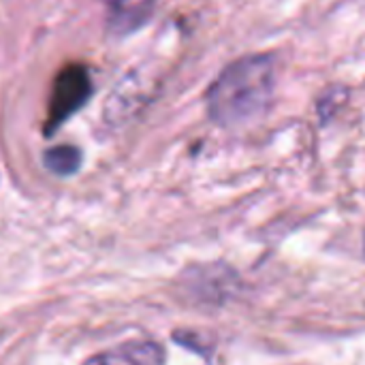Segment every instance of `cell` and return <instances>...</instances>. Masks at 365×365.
Returning <instances> with one entry per match:
<instances>
[{"label":"cell","instance_id":"4","mask_svg":"<svg viewBox=\"0 0 365 365\" xmlns=\"http://www.w3.org/2000/svg\"><path fill=\"white\" fill-rule=\"evenodd\" d=\"M154 0H113L109 13V28L113 32L126 34L139 28L152 13Z\"/></svg>","mask_w":365,"mask_h":365},{"label":"cell","instance_id":"1","mask_svg":"<svg viewBox=\"0 0 365 365\" xmlns=\"http://www.w3.org/2000/svg\"><path fill=\"white\" fill-rule=\"evenodd\" d=\"M274 81L272 56L259 53L233 62L210 88V115L222 126H237L263 115L274 98Z\"/></svg>","mask_w":365,"mask_h":365},{"label":"cell","instance_id":"5","mask_svg":"<svg viewBox=\"0 0 365 365\" xmlns=\"http://www.w3.org/2000/svg\"><path fill=\"white\" fill-rule=\"evenodd\" d=\"M43 160H45V167L51 173H56V175H73L81 165V154H79L77 148L58 145V148L47 150Z\"/></svg>","mask_w":365,"mask_h":365},{"label":"cell","instance_id":"6","mask_svg":"<svg viewBox=\"0 0 365 365\" xmlns=\"http://www.w3.org/2000/svg\"><path fill=\"white\" fill-rule=\"evenodd\" d=\"M364 248H365V237H364Z\"/></svg>","mask_w":365,"mask_h":365},{"label":"cell","instance_id":"2","mask_svg":"<svg viewBox=\"0 0 365 365\" xmlns=\"http://www.w3.org/2000/svg\"><path fill=\"white\" fill-rule=\"evenodd\" d=\"M90 94H92V83H90V75L83 66L71 64V66L62 68L53 81L45 133L49 135L58 126H62L75 111H79L83 107V103L90 98Z\"/></svg>","mask_w":365,"mask_h":365},{"label":"cell","instance_id":"3","mask_svg":"<svg viewBox=\"0 0 365 365\" xmlns=\"http://www.w3.org/2000/svg\"><path fill=\"white\" fill-rule=\"evenodd\" d=\"M83 365H165V351L158 342L135 340L90 357Z\"/></svg>","mask_w":365,"mask_h":365}]
</instances>
